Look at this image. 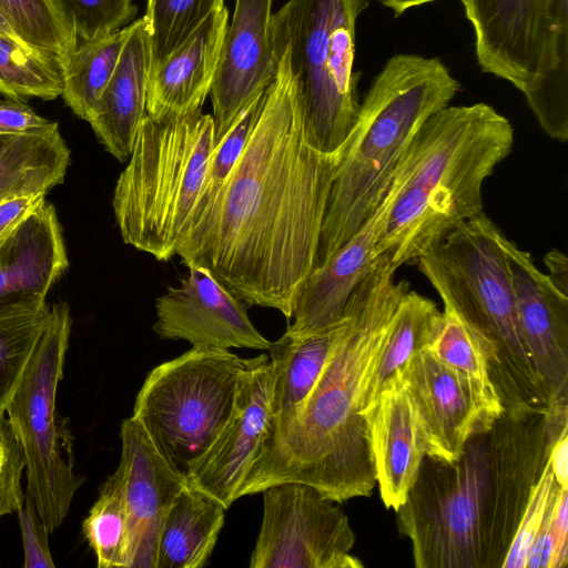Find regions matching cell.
<instances>
[{
    "instance_id": "1",
    "label": "cell",
    "mask_w": 568,
    "mask_h": 568,
    "mask_svg": "<svg viewBox=\"0 0 568 568\" xmlns=\"http://www.w3.org/2000/svg\"><path fill=\"white\" fill-rule=\"evenodd\" d=\"M272 45L276 73L256 124L207 216L176 255L210 270L246 304L277 310L290 322L315 267L344 146L324 152L312 141L287 48Z\"/></svg>"
},
{
    "instance_id": "9",
    "label": "cell",
    "mask_w": 568,
    "mask_h": 568,
    "mask_svg": "<svg viewBox=\"0 0 568 568\" xmlns=\"http://www.w3.org/2000/svg\"><path fill=\"white\" fill-rule=\"evenodd\" d=\"M368 6V0H287L272 14V43L287 48L308 133L324 152L343 149L358 113L356 23Z\"/></svg>"
},
{
    "instance_id": "41",
    "label": "cell",
    "mask_w": 568,
    "mask_h": 568,
    "mask_svg": "<svg viewBox=\"0 0 568 568\" xmlns=\"http://www.w3.org/2000/svg\"><path fill=\"white\" fill-rule=\"evenodd\" d=\"M52 122L20 101L0 100V134L36 131Z\"/></svg>"
},
{
    "instance_id": "7",
    "label": "cell",
    "mask_w": 568,
    "mask_h": 568,
    "mask_svg": "<svg viewBox=\"0 0 568 568\" xmlns=\"http://www.w3.org/2000/svg\"><path fill=\"white\" fill-rule=\"evenodd\" d=\"M215 146L213 118L202 110L142 119L112 197L124 243L160 262L176 255Z\"/></svg>"
},
{
    "instance_id": "47",
    "label": "cell",
    "mask_w": 568,
    "mask_h": 568,
    "mask_svg": "<svg viewBox=\"0 0 568 568\" xmlns=\"http://www.w3.org/2000/svg\"><path fill=\"white\" fill-rule=\"evenodd\" d=\"M0 33L20 40L18 38V36L14 33V31L12 30V28L10 27V24L4 19V17L1 14V12H0Z\"/></svg>"
},
{
    "instance_id": "12",
    "label": "cell",
    "mask_w": 568,
    "mask_h": 568,
    "mask_svg": "<svg viewBox=\"0 0 568 568\" xmlns=\"http://www.w3.org/2000/svg\"><path fill=\"white\" fill-rule=\"evenodd\" d=\"M263 493V517L251 568H362L349 554L355 532L348 516L314 487L296 481Z\"/></svg>"
},
{
    "instance_id": "20",
    "label": "cell",
    "mask_w": 568,
    "mask_h": 568,
    "mask_svg": "<svg viewBox=\"0 0 568 568\" xmlns=\"http://www.w3.org/2000/svg\"><path fill=\"white\" fill-rule=\"evenodd\" d=\"M398 190L394 175L390 186L369 217L322 265L313 268L302 284L293 305V323L286 332L312 334L337 321L345 305L373 268L376 246Z\"/></svg>"
},
{
    "instance_id": "28",
    "label": "cell",
    "mask_w": 568,
    "mask_h": 568,
    "mask_svg": "<svg viewBox=\"0 0 568 568\" xmlns=\"http://www.w3.org/2000/svg\"><path fill=\"white\" fill-rule=\"evenodd\" d=\"M129 26L78 44L63 68L61 97L71 111L88 121L110 81L129 34Z\"/></svg>"
},
{
    "instance_id": "39",
    "label": "cell",
    "mask_w": 568,
    "mask_h": 568,
    "mask_svg": "<svg viewBox=\"0 0 568 568\" xmlns=\"http://www.w3.org/2000/svg\"><path fill=\"white\" fill-rule=\"evenodd\" d=\"M24 550V568H53L49 546L48 530L38 513L34 500L27 494L22 507L18 510Z\"/></svg>"
},
{
    "instance_id": "15",
    "label": "cell",
    "mask_w": 568,
    "mask_h": 568,
    "mask_svg": "<svg viewBox=\"0 0 568 568\" xmlns=\"http://www.w3.org/2000/svg\"><path fill=\"white\" fill-rule=\"evenodd\" d=\"M120 437L122 449L116 471L129 518L130 568H156L164 518L187 485L186 476L133 416L123 420Z\"/></svg>"
},
{
    "instance_id": "42",
    "label": "cell",
    "mask_w": 568,
    "mask_h": 568,
    "mask_svg": "<svg viewBox=\"0 0 568 568\" xmlns=\"http://www.w3.org/2000/svg\"><path fill=\"white\" fill-rule=\"evenodd\" d=\"M545 429L548 447L568 436V382L562 383L549 396L545 410Z\"/></svg>"
},
{
    "instance_id": "8",
    "label": "cell",
    "mask_w": 568,
    "mask_h": 568,
    "mask_svg": "<svg viewBox=\"0 0 568 568\" xmlns=\"http://www.w3.org/2000/svg\"><path fill=\"white\" fill-rule=\"evenodd\" d=\"M486 73L526 98L545 133L568 140V0H460Z\"/></svg>"
},
{
    "instance_id": "19",
    "label": "cell",
    "mask_w": 568,
    "mask_h": 568,
    "mask_svg": "<svg viewBox=\"0 0 568 568\" xmlns=\"http://www.w3.org/2000/svg\"><path fill=\"white\" fill-rule=\"evenodd\" d=\"M520 334L549 396L568 382V294L542 273L528 252L501 234Z\"/></svg>"
},
{
    "instance_id": "32",
    "label": "cell",
    "mask_w": 568,
    "mask_h": 568,
    "mask_svg": "<svg viewBox=\"0 0 568 568\" xmlns=\"http://www.w3.org/2000/svg\"><path fill=\"white\" fill-rule=\"evenodd\" d=\"M223 8L224 0H148L143 19L150 39V71L181 47L213 11Z\"/></svg>"
},
{
    "instance_id": "16",
    "label": "cell",
    "mask_w": 568,
    "mask_h": 568,
    "mask_svg": "<svg viewBox=\"0 0 568 568\" xmlns=\"http://www.w3.org/2000/svg\"><path fill=\"white\" fill-rule=\"evenodd\" d=\"M400 378L417 410L430 458L457 459L473 433L497 418L469 379L428 348L409 361Z\"/></svg>"
},
{
    "instance_id": "6",
    "label": "cell",
    "mask_w": 568,
    "mask_h": 568,
    "mask_svg": "<svg viewBox=\"0 0 568 568\" xmlns=\"http://www.w3.org/2000/svg\"><path fill=\"white\" fill-rule=\"evenodd\" d=\"M501 232L485 215L464 223L420 256L418 268L477 336L504 410L545 412L549 393L523 341Z\"/></svg>"
},
{
    "instance_id": "40",
    "label": "cell",
    "mask_w": 568,
    "mask_h": 568,
    "mask_svg": "<svg viewBox=\"0 0 568 568\" xmlns=\"http://www.w3.org/2000/svg\"><path fill=\"white\" fill-rule=\"evenodd\" d=\"M552 558L550 568H565L568 564V488L556 486L552 505Z\"/></svg>"
},
{
    "instance_id": "26",
    "label": "cell",
    "mask_w": 568,
    "mask_h": 568,
    "mask_svg": "<svg viewBox=\"0 0 568 568\" xmlns=\"http://www.w3.org/2000/svg\"><path fill=\"white\" fill-rule=\"evenodd\" d=\"M225 511L220 501L187 484L164 518L156 568L204 567L223 527Z\"/></svg>"
},
{
    "instance_id": "27",
    "label": "cell",
    "mask_w": 568,
    "mask_h": 568,
    "mask_svg": "<svg viewBox=\"0 0 568 568\" xmlns=\"http://www.w3.org/2000/svg\"><path fill=\"white\" fill-rule=\"evenodd\" d=\"M442 312L428 297L408 290L400 298L387 328L371 375L363 414L381 393L400 377L409 361L433 342Z\"/></svg>"
},
{
    "instance_id": "24",
    "label": "cell",
    "mask_w": 568,
    "mask_h": 568,
    "mask_svg": "<svg viewBox=\"0 0 568 568\" xmlns=\"http://www.w3.org/2000/svg\"><path fill=\"white\" fill-rule=\"evenodd\" d=\"M349 324V314L304 336L285 332L267 351L273 368L272 419L268 434L285 427L300 412ZM266 438V437H265Z\"/></svg>"
},
{
    "instance_id": "10",
    "label": "cell",
    "mask_w": 568,
    "mask_h": 568,
    "mask_svg": "<svg viewBox=\"0 0 568 568\" xmlns=\"http://www.w3.org/2000/svg\"><path fill=\"white\" fill-rule=\"evenodd\" d=\"M254 361L230 349L192 346L149 373L132 416L185 474L224 426L239 379Z\"/></svg>"
},
{
    "instance_id": "31",
    "label": "cell",
    "mask_w": 568,
    "mask_h": 568,
    "mask_svg": "<svg viewBox=\"0 0 568 568\" xmlns=\"http://www.w3.org/2000/svg\"><path fill=\"white\" fill-rule=\"evenodd\" d=\"M427 348L469 379L493 416L504 412L477 336L453 311L444 308L437 333Z\"/></svg>"
},
{
    "instance_id": "43",
    "label": "cell",
    "mask_w": 568,
    "mask_h": 568,
    "mask_svg": "<svg viewBox=\"0 0 568 568\" xmlns=\"http://www.w3.org/2000/svg\"><path fill=\"white\" fill-rule=\"evenodd\" d=\"M44 200L45 195H32L0 201V239L12 231Z\"/></svg>"
},
{
    "instance_id": "30",
    "label": "cell",
    "mask_w": 568,
    "mask_h": 568,
    "mask_svg": "<svg viewBox=\"0 0 568 568\" xmlns=\"http://www.w3.org/2000/svg\"><path fill=\"white\" fill-rule=\"evenodd\" d=\"M99 568H130L129 518L119 473L108 477L82 524Z\"/></svg>"
},
{
    "instance_id": "34",
    "label": "cell",
    "mask_w": 568,
    "mask_h": 568,
    "mask_svg": "<svg viewBox=\"0 0 568 568\" xmlns=\"http://www.w3.org/2000/svg\"><path fill=\"white\" fill-rule=\"evenodd\" d=\"M266 91L267 89L261 92L243 110L231 130L215 146L186 234L204 221L221 193L256 124Z\"/></svg>"
},
{
    "instance_id": "3",
    "label": "cell",
    "mask_w": 568,
    "mask_h": 568,
    "mask_svg": "<svg viewBox=\"0 0 568 568\" xmlns=\"http://www.w3.org/2000/svg\"><path fill=\"white\" fill-rule=\"evenodd\" d=\"M387 253L354 290L349 324L300 412L262 443L240 497L287 481L310 485L336 503L368 497L376 486L365 394L390 318L409 290L395 281Z\"/></svg>"
},
{
    "instance_id": "13",
    "label": "cell",
    "mask_w": 568,
    "mask_h": 568,
    "mask_svg": "<svg viewBox=\"0 0 568 568\" xmlns=\"http://www.w3.org/2000/svg\"><path fill=\"white\" fill-rule=\"evenodd\" d=\"M273 368L258 355L237 383L231 414L210 447L187 468V484L226 509L240 498L272 419Z\"/></svg>"
},
{
    "instance_id": "37",
    "label": "cell",
    "mask_w": 568,
    "mask_h": 568,
    "mask_svg": "<svg viewBox=\"0 0 568 568\" xmlns=\"http://www.w3.org/2000/svg\"><path fill=\"white\" fill-rule=\"evenodd\" d=\"M554 483V473L548 456L541 475L531 488L501 568H526L528 554L544 519Z\"/></svg>"
},
{
    "instance_id": "45",
    "label": "cell",
    "mask_w": 568,
    "mask_h": 568,
    "mask_svg": "<svg viewBox=\"0 0 568 568\" xmlns=\"http://www.w3.org/2000/svg\"><path fill=\"white\" fill-rule=\"evenodd\" d=\"M545 263L549 270V277L558 286V288L568 294V262L567 257L557 251L547 254Z\"/></svg>"
},
{
    "instance_id": "44",
    "label": "cell",
    "mask_w": 568,
    "mask_h": 568,
    "mask_svg": "<svg viewBox=\"0 0 568 568\" xmlns=\"http://www.w3.org/2000/svg\"><path fill=\"white\" fill-rule=\"evenodd\" d=\"M555 481L568 488V436L558 440L549 453Z\"/></svg>"
},
{
    "instance_id": "35",
    "label": "cell",
    "mask_w": 568,
    "mask_h": 568,
    "mask_svg": "<svg viewBox=\"0 0 568 568\" xmlns=\"http://www.w3.org/2000/svg\"><path fill=\"white\" fill-rule=\"evenodd\" d=\"M50 308L47 305L31 313L0 318V414L4 413L21 378Z\"/></svg>"
},
{
    "instance_id": "11",
    "label": "cell",
    "mask_w": 568,
    "mask_h": 568,
    "mask_svg": "<svg viewBox=\"0 0 568 568\" xmlns=\"http://www.w3.org/2000/svg\"><path fill=\"white\" fill-rule=\"evenodd\" d=\"M71 325L69 305L54 304L4 409L26 456L27 494L48 532L63 523L83 481L74 475L70 439L55 413Z\"/></svg>"
},
{
    "instance_id": "23",
    "label": "cell",
    "mask_w": 568,
    "mask_h": 568,
    "mask_svg": "<svg viewBox=\"0 0 568 568\" xmlns=\"http://www.w3.org/2000/svg\"><path fill=\"white\" fill-rule=\"evenodd\" d=\"M114 72L88 118L98 141L120 162L129 160L138 129L146 115L150 39L145 21L129 24Z\"/></svg>"
},
{
    "instance_id": "29",
    "label": "cell",
    "mask_w": 568,
    "mask_h": 568,
    "mask_svg": "<svg viewBox=\"0 0 568 568\" xmlns=\"http://www.w3.org/2000/svg\"><path fill=\"white\" fill-rule=\"evenodd\" d=\"M63 90L61 61L0 33V93L13 101L54 100Z\"/></svg>"
},
{
    "instance_id": "38",
    "label": "cell",
    "mask_w": 568,
    "mask_h": 568,
    "mask_svg": "<svg viewBox=\"0 0 568 568\" xmlns=\"http://www.w3.org/2000/svg\"><path fill=\"white\" fill-rule=\"evenodd\" d=\"M27 460L6 413L0 414V517L18 511L24 503L21 487Z\"/></svg>"
},
{
    "instance_id": "46",
    "label": "cell",
    "mask_w": 568,
    "mask_h": 568,
    "mask_svg": "<svg viewBox=\"0 0 568 568\" xmlns=\"http://www.w3.org/2000/svg\"><path fill=\"white\" fill-rule=\"evenodd\" d=\"M436 0H378L383 6L393 10L396 17L403 14L405 11L425 3L434 2Z\"/></svg>"
},
{
    "instance_id": "2",
    "label": "cell",
    "mask_w": 568,
    "mask_h": 568,
    "mask_svg": "<svg viewBox=\"0 0 568 568\" xmlns=\"http://www.w3.org/2000/svg\"><path fill=\"white\" fill-rule=\"evenodd\" d=\"M550 448L545 412L504 410L452 462L425 456L395 511L417 568H501Z\"/></svg>"
},
{
    "instance_id": "21",
    "label": "cell",
    "mask_w": 568,
    "mask_h": 568,
    "mask_svg": "<svg viewBox=\"0 0 568 568\" xmlns=\"http://www.w3.org/2000/svg\"><path fill=\"white\" fill-rule=\"evenodd\" d=\"M364 415L379 496L386 508L396 511L426 456L418 414L402 378L392 382Z\"/></svg>"
},
{
    "instance_id": "33",
    "label": "cell",
    "mask_w": 568,
    "mask_h": 568,
    "mask_svg": "<svg viewBox=\"0 0 568 568\" xmlns=\"http://www.w3.org/2000/svg\"><path fill=\"white\" fill-rule=\"evenodd\" d=\"M0 12L22 42L58 58L64 68L77 41L54 0H0Z\"/></svg>"
},
{
    "instance_id": "22",
    "label": "cell",
    "mask_w": 568,
    "mask_h": 568,
    "mask_svg": "<svg viewBox=\"0 0 568 568\" xmlns=\"http://www.w3.org/2000/svg\"><path fill=\"white\" fill-rule=\"evenodd\" d=\"M227 24L225 7L213 11L181 47L150 71L148 115H186L202 110L215 78Z\"/></svg>"
},
{
    "instance_id": "17",
    "label": "cell",
    "mask_w": 568,
    "mask_h": 568,
    "mask_svg": "<svg viewBox=\"0 0 568 568\" xmlns=\"http://www.w3.org/2000/svg\"><path fill=\"white\" fill-rule=\"evenodd\" d=\"M273 0H235L210 91L215 145L243 110L274 80L276 60L271 38Z\"/></svg>"
},
{
    "instance_id": "18",
    "label": "cell",
    "mask_w": 568,
    "mask_h": 568,
    "mask_svg": "<svg viewBox=\"0 0 568 568\" xmlns=\"http://www.w3.org/2000/svg\"><path fill=\"white\" fill-rule=\"evenodd\" d=\"M69 266L54 206L42 201L0 239V318L47 306V295Z\"/></svg>"
},
{
    "instance_id": "14",
    "label": "cell",
    "mask_w": 568,
    "mask_h": 568,
    "mask_svg": "<svg viewBox=\"0 0 568 568\" xmlns=\"http://www.w3.org/2000/svg\"><path fill=\"white\" fill-rule=\"evenodd\" d=\"M187 268L180 285L156 300L153 332L192 346L267 349L271 342L255 328L242 301L206 267Z\"/></svg>"
},
{
    "instance_id": "25",
    "label": "cell",
    "mask_w": 568,
    "mask_h": 568,
    "mask_svg": "<svg viewBox=\"0 0 568 568\" xmlns=\"http://www.w3.org/2000/svg\"><path fill=\"white\" fill-rule=\"evenodd\" d=\"M70 154L57 122L36 131L0 134V201L47 195L63 182Z\"/></svg>"
},
{
    "instance_id": "5",
    "label": "cell",
    "mask_w": 568,
    "mask_h": 568,
    "mask_svg": "<svg viewBox=\"0 0 568 568\" xmlns=\"http://www.w3.org/2000/svg\"><path fill=\"white\" fill-rule=\"evenodd\" d=\"M459 90L460 83L439 58L397 53L387 60L359 103L344 144L315 267L376 210L422 125L447 106Z\"/></svg>"
},
{
    "instance_id": "36",
    "label": "cell",
    "mask_w": 568,
    "mask_h": 568,
    "mask_svg": "<svg viewBox=\"0 0 568 568\" xmlns=\"http://www.w3.org/2000/svg\"><path fill=\"white\" fill-rule=\"evenodd\" d=\"M77 45L111 34L133 20L132 0H54Z\"/></svg>"
},
{
    "instance_id": "4",
    "label": "cell",
    "mask_w": 568,
    "mask_h": 568,
    "mask_svg": "<svg viewBox=\"0 0 568 568\" xmlns=\"http://www.w3.org/2000/svg\"><path fill=\"white\" fill-rule=\"evenodd\" d=\"M509 120L491 105H447L422 125L395 175L398 190L376 255L397 268L484 213L483 185L511 152Z\"/></svg>"
}]
</instances>
